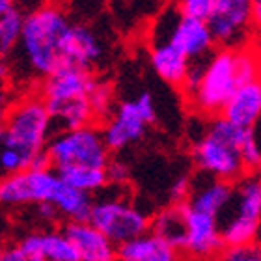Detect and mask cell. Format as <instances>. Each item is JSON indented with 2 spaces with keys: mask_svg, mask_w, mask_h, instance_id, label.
I'll return each mask as SVG.
<instances>
[{
  "mask_svg": "<svg viewBox=\"0 0 261 261\" xmlns=\"http://www.w3.org/2000/svg\"><path fill=\"white\" fill-rule=\"evenodd\" d=\"M69 27V15L55 2L36 6L24 15L21 38L15 49L32 75L45 79L67 65L65 36Z\"/></svg>",
  "mask_w": 261,
  "mask_h": 261,
  "instance_id": "6da1fadb",
  "label": "cell"
},
{
  "mask_svg": "<svg viewBox=\"0 0 261 261\" xmlns=\"http://www.w3.org/2000/svg\"><path fill=\"white\" fill-rule=\"evenodd\" d=\"M97 79L90 69L65 65L50 73L41 82L39 97L49 110L53 127L58 130L93 123V112L90 107V92Z\"/></svg>",
  "mask_w": 261,
  "mask_h": 261,
  "instance_id": "7a4b0ae2",
  "label": "cell"
},
{
  "mask_svg": "<svg viewBox=\"0 0 261 261\" xmlns=\"http://www.w3.org/2000/svg\"><path fill=\"white\" fill-rule=\"evenodd\" d=\"M50 130L53 120L43 99L39 95H27L10 105L0 129V146L15 147L27 155L28 161H32L34 155L45 151Z\"/></svg>",
  "mask_w": 261,
  "mask_h": 261,
  "instance_id": "3957f363",
  "label": "cell"
},
{
  "mask_svg": "<svg viewBox=\"0 0 261 261\" xmlns=\"http://www.w3.org/2000/svg\"><path fill=\"white\" fill-rule=\"evenodd\" d=\"M45 151L55 170L67 164H90L105 168L110 161V149L105 144L103 133L92 123L58 130L49 138Z\"/></svg>",
  "mask_w": 261,
  "mask_h": 261,
  "instance_id": "277c9868",
  "label": "cell"
},
{
  "mask_svg": "<svg viewBox=\"0 0 261 261\" xmlns=\"http://www.w3.org/2000/svg\"><path fill=\"white\" fill-rule=\"evenodd\" d=\"M237 86L239 79L235 71V50H220L205 64L191 99L203 114H220Z\"/></svg>",
  "mask_w": 261,
  "mask_h": 261,
  "instance_id": "5b68a950",
  "label": "cell"
},
{
  "mask_svg": "<svg viewBox=\"0 0 261 261\" xmlns=\"http://www.w3.org/2000/svg\"><path fill=\"white\" fill-rule=\"evenodd\" d=\"M88 222L103 231L116 246L146 233L149 229V217L121 198H99L93 200Z\"/></svg>",
  "mask_w": 261,
  "mask_h": 261,
  "instance_id": "8992f818",
  "label": "cell"
},
{
  "mask_svg": "<svg viewBox=\"0 0 261 261\" xmlns=\"http://www.w3.org/2000/svg\"><path fill=\"white\" fill-rule=\"evenodd\" d=\"M105 121L107 125L101 133L110 151H120L135 144L144 136L147 125L155 121V105L151 95L142 93L136 99L121 103Z\"/></svg>",
  "mask_w": 261,
  "mask_h": 261,
  "instance_id": "52a82bcc",
  "label": "cell"
},
{
  "mask_svg": "<svg viewBox=\"0 0 261 261\" xmlns=\"http://www.w3.org/2000/svg\"><path fill=\"white\" fill-rule=\"evenodd\" d=\"M60 181L53 166L24 168L15 174L0 175V205L22 207L50 201Z\"/></svg>",
  "mask_w": 261,
  "mask_h": 261,
  "instance_id": "ba28073f",
  "label": "cell"
},
{
  "mask_svg": "<svg viewBox=\"0 0 261 261\" xmlns=\"http://www.w3.org/2000/svg\"><path fill=\"white\" fill-rule=\"evenodd\" d=\"M155 34H157L155 41L166 39L175 49H179L189 60L207 55L215 43L211 28L205 19L185 15L179 10L170 13V17H163L159 21Z\"/></svg>",
  "mask_w": 261,
  "mask_h": 261,
  "instance_id": "9c48e42d",
  "label": "cell"
},
{
  "mask_svg": "<svg viewBox=\"0 0 261 261\" xmlns=\"http://www.w3.org/2000/svg\"><path fill=\"white\" fill-rule=\"evenodd\" d=\"M194 161L205 174L229 183L239 179L245 172L239 149L211 133L196 142Z\"/></svg>",
  "mask_w": 261,
  "mask_h": 261,
  "instance_id": "30bf717a",
  "label": "cell"
},
{
  "mask_svg": "<svg viewBox=\"0 0 261 261\" xmlns=\"http://www.w3.org/2000/svg\"><path fill=\"white\" fill-rule=\"evenodd\" d=\"M252 22V0H217L207 17L215 41L233 45Z\"/></svg>",
  "mask_w": 261,
  "mask_h": 261,
  "instance_id": "8fae6325",
  "label": "cell"
},
{
  "mask_svg": "<svg viewBox=\"0 0 261 261\" xmlns=\"http://www.w3.org/2000/svg\"><path fill=\"white\" fill-rule=\"evenodd\" d=\"M185 224L187 233L183 252L200 257L213 256V254L220 252L224 245L220 239V231L217 228V217L196 211L185 200Z\"/></svg>",
  "mask_w": 261,
  "mask_h": 261,
  "instance_id": "7c38bea8",
  "label": "cell"
},
{
  "mask_svg": "<svg viewBox=\"0 0 261 261\" xmlns=\"http://www.w3.org/2000/svg\"><path fill=\"white\" fill-rule=\"evenodd\" d=\"M24 261H81L64 231L28 233L19 243Z\"/></svg>",
  "mask_w": 261,
  "mask_h": 261,
  "instance_id": "4fadbf2b",
  "label": "cell"
},
{
  "mask_svg": "<svg viewBox=\"0 0 261 261\" xmlns=\"http://www.w3.org/2000/svg\"><path fill=\"white\" fill-rule=\"evenodd\" d=\"M64 233L71 241L81 261H112L116 259V245L88 220L67 222Z\"/></svg>",
  "mask_w": 261,
  "mask_h": 261,
  "instance_id": "5bb4252c",
  "label": "cell"
},
{
  "mask_svg": "<svg viewBox=\"0 0 261 261\" xmlns=\"http://www.w3.org/2000/svg\"><path fill=\"white\" fill-rule=\"evenodd\" d=\"M105 47L93 28L84 22H71L65 36V62L67 65H76L90 69L103 58Z\"/></svg>",
  "mask_w": 261,
  "mask_h": 261,
  "instance_id": "9a60e30c",
  "label": "cell"
},
{
  "mask_svg": "<svg viewBox=\"0 0 261 261\" xmlns=\"http://www.w3.org/2000/svg\"><path fill=\"white\" fill-rule=\"evenodd\" d=\"M222 116L235 125L252 129L261 116V79L243 82L235 88L224 105Z\"/></svg>",
  "mask_w": 261,
  "mask_h": 261,
  "instance_id": "2e32d148",
  "label": "cell"
},
{
  "mask_svg": "<svg viewBox=\"0 0 261 261\" xmlns=\"http://www.w3.org/2000/svg\"><path fill=\"white\" fill-rule=\"evenodd\" d=\"M175 254L174 246L155 231H146L116 246V256L123 261H174Z\"/></svg>",
  "mask_w": 261,
  "mask_h": 261,
  "instance_id": "e0dca14e",
  "label": "cell"
},
{
  "mask_svg": "<svg viewBox=\"0 0 261 261\" xmlns=\"http://www.w3.org/2000/svg\"><path fill=\"white\" fill-rule=\"evenodd\" d=\"M151 65L163 81L168 84L179 86L189 69V58H187L179 49H175L174 45L166 39H159L153 43L151 49Z\"/></svg>",
  "mask_w": 261,
  "mask_h": 261,
  "instance_id": "ac0fdd59",
  "label": "cell"
},
{
  "mask_svg": "<svg viewBox=\"0 0 261 261\" xmlns=\"http://www.w3.org/2000/svg\"><path fill=\"white\" fill-rule=\"evenodd\" d=\"M50 203L55 205L60 218H65L67 222H82L90 218L93 196L60 181L58 189L50 198Z\"/></svg>",
  "mask_w": 261,
  "mask_h": 261,
  "instance_id": "d6986e66",
  "label": "cell"
},
{
  "mask_svg": "<svg viewBox=\"0 0 261 261\" xmlns=\"http://www.w3.org/2000/svg\"><path fill=\"white\" fill-rule=\"evenodd\" d=\"M149 228L157 235H161L166 243L174 246L179 252L185 248V233H187V224H185V201L174 203L172 207L161 211L155 217Z\"/></svg>",
  "mask_w": 261,
  "mask_h": 261,
  "instance_id": "ffe728a7",
  "label": "cell"
},
{
  "mask_svg": "<svg viewBox=\"0 0 261 261\" xmlns=\"http://www.w3.org/2000/svg\"><path fill=\"white\" fill-rule=\"evenodd\" d=\"M60 179L67 185L75 187L79 191H84L88 194H97L109 185L107 172L101 166H90V164H67L56 168Z\"/></svg>",
  "mask_w": 261,
  "mask_h": 261,
  "instance_id": "44dd1931",
  "label": "cell"
},
{
  "mask_svg": "<svg viewBox=\"0 0 261 261\" xmlns=\"http://www.w3.org/2000/svg\"><path fill=\"white\" fill-rule=\"evenodd\" d=\"M231 196H233V189L229 185V181L217 179L215 177L209 185L200 187L194 194L191 192V200H187V203L192 209H196V211L217 217L218 213L229 203Z\"/></svg>",
  "mask_w": 261,
  "mask_h": 261,
  "instance_id": "7402d4cb",
  "label": "cell"
},
{
  "mask_svg": "<svg viewBox=\"0 0 261 261\" xmlns=\"http://www.w3.org/2000/svg\"><path fill=\"white\" fill-rule=\"evenodd\" d=\"M259 228V218H250L237 215L229 220L224 229L220 231V239L224 246H235V245H246L254 243Z\"/></svg>",
  "mask_w": 261,
  "mask_h": 261,
  "instance_id": "603a6c76",
  "label": "cell"
},
{
  "mask_svg": "<svg viewBox=\"0 0 261 261\" xmlns=\"http://www.w3.org/2000/svg\"><path fill=\"white\" fill-rule=\"evenodd\" d=\"M22 21H24V13L21 10H17L15 6H11L6 13L0 15V50H2V56L15 50L19 38H21Z\"/></svg>",
  "mask_w": 261,
  "mask_h": 261,
  "instance_id": "cb8c5ba5",
  "label": "cell"
},
{
  "mask_svg": "<svg viewBox=\"0 0 261 261\" xmlns=\"http://www.w3.org/2000/svg\"><path fill=\"white\" fill-rule=\"evenodd\" d=\"M239 215L250 218L261 217V177L248 175L239 187Z\"/></svg>",
  "mask_w": 261,
  "mask_h": 261,
  "instance_id": "d4e9b609",
  "label": "cell"
},
{
  "mask_svg": "<svg viewBox=\"0 0 261 261\" xmlns=\"http://www.w3.org/2000/svg\"><path fill=\"white\" fill-rule=\"evenodd\" d=\"M90 107L93 112V120L103 121L112 114L114 107V92L112 86L107 82H95L93 90L90 92Z\"/></svg>",
  "mask_w": 261,
  "mask_h": 261,
  "instance_id": "484cf974",
  "label": "cell"
},
{
  "mask_svg": "<svg viewBox=\"0 0 261 261\" xmlns=\"http://www.w3.org/2000/svg\"><path fill=\"white\" fill-rule=\"evenodd\" d=\"M28 157L21 153L15 147L0 146V175L6 174H15L21 170L28 168Z\"/></svg>",
  "mask_w": 261,
  "mask_h": 261,
  "instance_id": "4316f807",
  "label": "cell"
},
{
  "mask_svg": "<svg viewBox=\"0 0 261 261\" xmlns=\"http://www.w3.org/2000/svg\"><path fill=\"white\" fill-rule=\"evenodd\" d=\"M239 155L243 161L245 170H257L261 166V149L257 146L254 133L248 130L245 135V138L239 144Z\"/></svg>",
  "mask_w": 261,
  "mask_h": 261,
  "instance_id": "83f0119b",
  "label": "cell"
},
{
  "mask_svg": "<svg viewBox=\"0 0 261 261\" xmlns=\"http://www.w3.org/2000/svg\"><path fill=\"white\" fill-rule=\"evenodd\" d=\"M224 257L228 261H261V246L254 245V243L226 246Z\"/></svg>",
  "mask_w": 261,
  "mask_h": 261,
  "instance_id": "f1b7e54d",
  "label": "cell"
},
{
  "mask_svg": "<svg viewBox=\"0 0 261 261\" xmlns=\"http://www.w3.org/2000/svg\"><path fill=\"white\" fill-rule=\"evenodd\" d=\"M217 0H177V10L185 15L205 19L209 17L211 10L215 8Z\"/></svg>",
  "mask_w": 261,
  "mask_h": 261,
  "instance_id": "f546056e",
  "label": "cell"
},
{
  "mask_svg": "<svg viewBox=\"0 0 261 261\" xmlns=\"http://www.w3.org/2000/svg\"><path fill=\"white\" fill-rule=\"evenodd\" d=\"M105 172H107L109 183H112V185H123L129 179V168L123 163H118V161H114V163L109 161L105 166Z\"/></svg>",
  "mask_w": 261,
  "mask_h": 261,
  "instance_id": "4dcf8cb0",
  "label": "cell"
},
{
  "mask_svg": "<svg viewBox=\"0 0 261 261\" xmlns=\"http://www.w3.org/2000/svg\"><path fill=\"white\" fill-rule=\"evenodd\" d=\"M191 179L189 177H179L175 181L174 187H172V200L174 203H179V201H185L189 196H191Z\"/></svg>",
  "mask_w": 261,
  "mask_h": 261,
  "instance_id": "1f68e13d",
  "label": "cell"
},
{
  "mask_svg": "<svg viewBox=\"0 0 261 261\" xmlns=\"http://www.w3.org/2000/svg\"><path fill=\"white\" fill-rule=\"evenodd\" d=\"M0 261H24V256H22V252L19 250V246L15 245V246H10V248L2 250Z\"/></svg>",
  "mask_w": 261,
  "mask_h": 261,
  "instance_id": "d6a6232c",
  "label": "cell"
},
{
  "mask_svg": "<svg viewBox=\"0 0 261 261\" xmlns=\"http://www.w3.org/2000/svg\"><path fill=\"white\" fill-rule=\"evenodd\" d=\"M8 109H10V101H8V97H6L4 88H0V129H2V125H4Z\"/></svg>",
  "mask_w": 261,
  "mask_h": 261,
  "instance_id": "836d02e7",
  "label": "cell"
},
{
  "mask_svg": "<svg viewBox=\"0 0 261 261\" xmlns=\"http://www.w3.org/2000/svg\"><path fill=\"white\" fill-rule=\"evenodd\" d=\"M252 22L261 30V0H252Z\"/></svg>",
  "mask_w": 261,
  "mask_h": 261,
  "instance_id": "e575fe53",
  "label": "cell"
},
{
  "mask_svg": "<svg viewBox=\"0 0 261 261\" xmlns=\"http://www.w3.org/2000/svg\"><path fill=\"white\" fill-rule=\"evenodd\" d=\"M11 6H13V0H0V15H2V13H6Z\"/></svg>",
  "mask_w": 261,
  "mask_h": 261,
  "instance_id": "d590c367",
  "label": "cell"
},
{
  "mask_svg": "<svg viewBox=\"0 0 261 261\" xmlns=\"http://www.w3.org/2000/svg\"><path fill=\"white\" fill-rule=\"evenodd\" d=\"M47 2H55V4H64V2H69V0H47Z\"/></svg>",
  "mask_w": 261,
  "mask_h": 261,
  "instance_id": "8d00e7d4",
  "label": "cell"
},
{
  "mask_svg": "<svg viewBox=\"0 0 261 261\" xmlns=\"http://www.w3.org/2000/svg\"><path fill=\"white\" fill-rule=\"evenodd\" d=\"M0 256H2V248H0Z\"/></svg>",
  "mask_w": 261,
  "mask_h": 261,
  "instance_id": "74e56055",
  "label": "cell"
},
{
  "mask_svg": "<svg viewBox=\"0 0 261 261\" xmlns=\"http://www.w3.org/2000/svg\"><path fill=\"white\" fill-rule=\"evenodd\" d=\"M0 58H2V50H0Z\"/></svg>",
  "mask_w": 261,
  "mask_h": 261,
  "instance_id": "f35d334b",
  "label": "cell"
}]
</instances>
